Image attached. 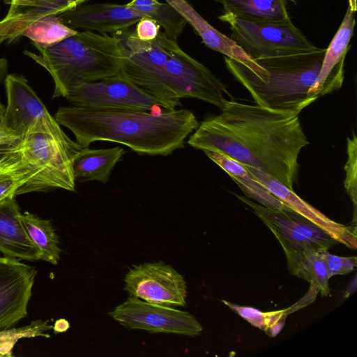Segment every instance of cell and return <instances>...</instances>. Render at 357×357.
Returning <instances> with one entry per match:
<instances>
[{"label": "cell", "mask_w": 357, "mask_h": 357, "mask_svg": "<svg viewBox=\"0 0 357 357\" xmlns=\"http://www.w3.org/2000/svg\"><path fill=\"white\" fill-rule=\"evenodd\" d=\"M220 110L199 123L187 143L223 153L293 190L299 153L309 144L298 114L228 100Z\"/></svg>", "instance_id": "1"}, {"label": "cell", "mask_w": 357, "mask_h": 357, "mask_svg": "<svg viewBox=\"0 0 357 357\" xmlns=\"http://www.w3.org/2000/svg\"><path fill=\"white\" fill-rule=\"evenodd\" d=\"M54 119L84 147L96 141H108L126 145L139 155L162 156L183 148L187 137L199 125L194 113L186 109L155 114L69 105L59 107Z\"/></svg>", "instance_id": "2"}, {"label": "cell", "mask_w": 357, "mask_h": 357, "mask_svg": "<svg viewBox=\"0 0 357 357\" xmlns=\"http://www.w3.org/2000/svg\"><path fill=\"white\" fill-rule=\"evenodd\" d=\"M326 49L254 59L264 70L256 76L225 56L227 68L260 106L299 114L313 102L309 91L317 82Z\"/></svg>", "instance_id": "3"}, {"label": "cell", "mask_w": 357, "mask_h": 357, "mask_svg": "<svg viewBox=\"0 0 357 357\" xmlns=\"http://www.w3.org/2000/svg\"><path fill=\"white\" fill-rule=\"evenodd\" d=\"M38 53H23L44 68L52 76L53 98H66L80 85L122 73L123 53L113 35L77 31L47 47L37 45Z\"/></svg>", "instance_id": "4"}, {"label": "cell", "mask_w": 357, "mask_h": 357, "mask_svg": "<svg viewBox=\"0 0 357 357\" xmlns=\"http://www.w3.org/2000/svg\"><path fill=\"white\" fill-rule=\"evenodd\" d=\"M16 146L25 161L37 170L16 196L54 189L75 190L72 160L84 146L72 140L54 117L36 121Z\"/></svg>", "instance_id": "5"}, {"label": "cell", "mask_w": 357, "mask_h": 357, "mask_svg": "<svg viewBox=\"0 0 357 357\" xmlns=\"http://www.w3.org/2000/svg\"><path fill=\"white\" fill-rule=\"evenodd\" d=\"M147 93L175 109L181 98L198 99L220 109L230 96L227 86L208 68L182 50L177 43Z\"/></svg>", "instance_id": "6"}, {"label": "cell", "mask_w": 357, "mask_h": 357, "mask_svg": "<svg viewBox=\"0 0 357 357\" xmlns=\"http://www.w3.org/2000/svg\"><path fill=\"white\" fill-rule=\"evenodd\" d=\"M218 19L229 25L231 38L253 59L307 52L317 47L291 21L253 22L225 13Z\"/></svg>", "instance_id": "7"}, {"label": "cell", "mask_w": 357, "mask_h": 357, "mask_svg": "<svg viewBox=\"0 0 357 357\" xmlns=\"http://www.w3.org/2000/svg\"><path fill=\"white\" fill-rule=\"evenodd\" d=\"M261 220L277 238L284 254L312 250L322 252L338 243L328 233L289 207L271 209L247 197L236 195Z\"/></svg>", "instance_id": "8"}, {"label": "cell", "mask_w": 357, "mask_h": 357, "mask_svg": "<svg viewBox=\"0 0 357 357\" xmlns=\"http://www.w3.org/2000/svg\"><path fill=\"white\" fill-rule=\"evenodd\" d=\"M71 105L93 109L148 112L155 107L172 110L165 102L146 93L123 72L116 76L83 84L65 98Z\"/></svg>", "instance_id": "9"}, {"label": "cell", "mask_w": 357, "mask_h": 357, "mask_svg": "<svg viewBox=\"0 0 357 357\" xmlns=\"http://www.w3.org/2000/svg\"><path fill=\"white\" fill-rule=\"evenodd\" d=\"M109 315L127 328L149 333L194 337L202 331L201 324L187 312L142 301L132 296L116 306Z\"/></svg>", "instance_id": "10"}, {"label": "cell", "mask_w": 357, "mask_h": 357, "mask_svg": "<svg viewBox=\"0 0 357 357\" xmlns=\"http://www.w3.org/2000/svg\"><path fill=\"white\" fill-rule=\"evenodd\" d=\"M124 280V289L132 297L172 307L186 305L187 289L183 275L162 261L135 266Z\"/></svg>", "instance_id": "11"}, {"label": "cell", "mask_w": 357, "mask_h": 357, "mask_svg": "<svg viewBox=\"0 0 357 357\" xmlns=\"http://www.w3.org/2000/svg\"><path fill=\"white\" fill-rule=\"evenodd\" d=\"M36 274L33 266L0 257V330L13 327L26 317Z\"/></svg>", "instance_id": "12"}, {"label": "cell", "mask_w": 357, "mask_h": 357, "mask_svg": "<svg viewBox=\"0 0 357 357\" xmlns=\"http://www.w3.org/2000/svg\"><path fill=\"white\" fill-rule=\"evenodd\" d=\"M58 16L63 23L77 31L111 35L130 29L146 17L126 4L111 3H82Z\"/></svg>", "instance_id": "13"}, {"label": "cell", "mask_w": 357, "mask_h": 357, "mask_svg": "<svg viewBox=\"0 0 357 357\" xmlns=\"http://www.w3.org/2000/svg\"><path fill=\"white\" fill-rule=\"evenodd\" d=\"M4 82L7 105L1 123L21 139L36 121L52 115L25 77L7 75Z\"/></svg>", "instance_id": "14"}, {"label": "cell", "mask_w": 357, "mask_h": 357, "mask_svg": "<svg viewBox=\"0 0 357 357\" xmlns=\"http://www.w3.org/2000/svg\"><path fill=\"white\" fill-rule=\"evenodd\" d=\"M355 13L348 6L337 31L325 50L317 82L309 91V96L313 102L338 90L342 85L344 60L356 23Z\"/></svg>", "instance_id": "15"}, {"label": "cell", "mask_w": 357, "mask_h": 357, "mask_svg": "<svg viewBox=\"0 0 357 357\" xmlns=\"http://www.w3.org/2000/svg\"><path fill=\"white\" fill-rule=\"evenodd\" d=\"M245 167L259 183L287 207L320 227L338 243L350 248H356V226H346L333 221L278 180L259 169Z\"/></svg>", "instance_id": "16"}, {"label": "cell", "mask_w": 357, "mask_h": 357, "mask_svg": "<svg viewBox=\"0 0 357 357\" xmlns=\"http://www.w3.org/2000/svg\"><path fill=\"white\" fill-rule=\"evenodd\" d=\"M90 0H4L10 5L0 21V44L20 37L34 21L49 15H59Z\"/></svg>", "instance_id": "17"}, {"label": "cell", "mask_w": 357, "mask_h": 357, "mask_svg": "<svg viewBox=\"0 0 357 357\" xmlns=\"http://www.w3.org/2000/svg\"><path fill=\"white\" fill-rule=\"evenodd\" d=\"M15 197L0 202V252L19 260L40 259V251L29 237Z\"/></svg>", "instance_id": "18"}, {"label": "cell", "mask_w": 357, "mask_h": 357, "mask_svg": "<svg viewBox=\"0 0 357 357\" xmlns=\"http://www.w3.org/2000/svg\"><path fill=\"white\" fill-rule=\"evenodd\" d=\"M125 153L126 151L120 146L100 149L83 147L72 160L75 181L107 183L116 164Z\"/></svg>", "instance_id": "19"}, {"label": "cell", "mask_w": 357, "mask_h": 357, "mask_svg": "<svg viewBox=\"0 0 357 357\" xmlns=\"http://www.w3.org/2000/svg\"><path fill=\"white\" fill-rule=\"evenodd\" d=\"M204 152L229 174L247 197L271 209L282 210L287 208L259 183L245 165L221 153L211 150H204Z\"/></svg>", "instance_id": "20"}, {"label": "cell", "mask_w": 357, "mask_h": 357, "mask_svg": "<svg viewBox=\"0 0 357 357\" xmlns=\"http://www.w3.org/2000/svg\"><path fill=\"white\" fill-rule=\"evenodd\" d=\"M173 6L200 36L208 48L231 59H237L241 47L231 38L211 25L186 0H165Z\"/></svg>", "instance_id": "21"}, {"label": "cell", "mask_w": 357, "mask_h": 357, "mask_svg": "<svg viewBox=\"0 0 357 357\" xmlns=\"http://www.w3.org/2000/svg\"><path fill=\"white\" fill-rule=\"evenodd\" d=\"M225 13L248 21L288 22L291 18L285 0H215Z\"/></svg>", "instance_id": "22"}, {"label": "cell", "mask_w": 357, "mask_h": 357, "mask_svg": "<svg viewBox=\"0 0 357 357\" xmlns=\"http://www.w3.org/2000/svg\"><path fill=\"white\" fill-rule=\"evenodd\" d=\"M290 273L315 286L323 296L330 294L331 278L321 252L312 250L285 254Z\"/></svg>", "instance_id": "23"}, {"label": "cell", "mask_w": 357, "mask_h": 357, "mask_svg": "<svg viewBox=\"0 0 357 357\" xmlns=\"http://www.w3.org/2000/svg\"><path fill=\"white\" fill-rule=\"evenodd\" d=\"M21 219L31 241L40 251V259L56 265L61 248L51 221L27 211L22 213Z\"/></svg>", "instance_id": "24"}, {"label": "cell", "mask_w": 357, "mask_h": 357, "mask_svg": "<svg viewBox=\"0 0 357 357\" xmlns=\"http://www.w3.org/2000/svg\"><path fill=\"white\" fill-rule=\"evenodd\" d=\"M126 5L137 12L154 20L171 40L176 41L181 35L186 21L169 3L157 0H131Z\"/></svg>", "instance_id": "25"}, {"label": "cell", "mask_w": 357, "mask_h": 357, "mask_svg": "<svg viewBox=\"0 0 357 357\" xmlns=\"http://www.w3.org/2000/svg\"><path fill=\"white\" fill-rule=\"evenodd\" d=\"M77 31L61 22L57 15L44 16L27 26L21 37L31 40L33 45L41 47L52 46L75 35Z\"/></svg>", "instance_id": "26"}, {"label": "cell", "mask_w": 357, "mask_h": 357, "mask_svg": "<svg viewBox=\"0 0 357 357\" xmlns=\"http://www.w3.org/2000/svg\"><path fill=\"white\" fill-rule=\"evenodd\" d=\"M53 326L47 321L36 320L30 324L19 327L9 328L0 330V355H12V349L15 344L22 338H31L36 337H50L46 332Z\"/></svg>", "instance_id": "27"}, {"label": "cell", "mask_w": 357, "mask_h": 357, "mask_svg": "<svg viewBox=\"0 0 357 357\" xmlns=\"http://www.w3.org/2000/svg\"><path fill=\"white\" fill-rule=\"evenodd\" d=\"M352 134L351 138L347 137V159L344 165L345 178L344 180V186L346 192L354 204V216L356 217L357 198V138L354 132H352Z\"/></svg>", "instance_id": "28"}, {"label": "cell", "mask_w": 357, "mask_h": 357, "mask_svg": "<svg viewBox=\"0 0 357 357\" xmlns=\"http://www.w3.org/2000/svg\"><path fill=\"white\" fill-rule=\"evenodd\" d=\"M37 174L33 168H26L0 177V202L16 197L17 190Z\"/></svg>", "instance_id": "29"}, {"label": "cell", "mask_w": 357, "mask_h": 357, "mask_svg": "<svg viewBox=\"0 0 357 357\" xmlns=\"http://www.w3.org/2000/svg\"><path fill=\"white\" fill-rule=\"evenodd\" d=\"M321 254L331 278L333 275L348 274L356 266V257H339L329 253L328 250L322 252Z\"/></svg>", "instance_id": "30"}, {"label": "cell", "mask_w": 357, "mask_h": 357, "mask_svg": "<svg viewBox=\"0 0 357 357\" xmlns=\"http://www.w3.org/2000/svg\"><path fill=\"white\" fill-rule=\"evenodd\" d=\"M222 302L251 325L264 331L267 328L268 312H263L252 307L238 305L226 301Z\"/></svg>", "instance_id": "31"}, {"label": "cell", "mask_w": 357, "mask_h": 357, "mask_svg": "<svg viewBox=\"0 0 357 357\" xmlns=\"http://www.w3.org/2000/svg\"><path fill=\"white\" fill-rule=\"evenodd\" d=\"M160 26L153 19L144 17L139 20L135 29L137 37L142 41H152L160 33Z\"/></svg>", "instance_id": "32"}, {"label": "cell", "mask_w": 357, "mask_h": 357, "mask_svg": "<svg viewBox=\"0 0 357 357\" xmlns=\"http://www.w3.org/2000/svg\"><path fill=\"white\" fill-rule=\"evenodd\" d=\"M20 138L4 127L0 121V146L16 145Z\"/></svg>", "instance_id": "33"}, {"label": "cell", "mask_w": 357, "mask_h": 357, "mask_svg": "<svg viewBox=\"0 0 357 357\" xmlns=\"http://www.w3.org/2000/svg\"><path fill=\"white\" fill-rule=\"evenodd\" d=\"M20 155L16 145L0 146V163Z\"/></svg>", "instance_id": "34"}, {"label": "cell", "mask_w": 357, "mask_h": 357, "mask_svg": "<svg viewBox=\"0 0 357 357\" xmlns=\"http://www.w3.org/2000/svg\"><path fill=\"white\" fill-rule=\"evenodd\" d=\"M286 317L282 318L277 323L268 327L264 331L271 337H275L282 330L284 325Z\"/></svg>", "instance_id": "35"}, {"label": "cell", "mask_w": 357, "mask_h": 357, "mask_svg": "<svg viewBox=\"0 0 357 357\" xmlns=\"http://www.w3.org/2000/svg\"><path fill=\"white\" fill-rule=\"evenodd\" d=\"M8 72V61L5 58H0V84L5 78Z\"/></svg>", "instance_id": "36"}, {"label": "cell", "mask_w": 357, "mask_h": 357, "mask_svg": "<svg viewBox=\"0 0 357 357\" xmlns=\"http://www.w3.org/2000/svg\"><path fill=\"white\" fill-rule=\"evenodd\" d=\"M69 326V324L66 320L60 319L55 323L54 328L56 332H63L68 330Z\"/></svg>", "instance_id": "37"}, {"label": "cell", "mask_w": 357, "mask_h": 357, "mask_svg": "<svg viewBox=\"0 0 357 357\" xmlns=\"http://www.w3.org/2000/svg\"><path fill=\"white\" fill-rule=\"evenodd\" d=\"M349 7L354 12L357 10V1L356 0H348Z\"/></svg>", "instance_id": "38"}, {"label": "cell", "mask_w": 357, "mask_h": 357, "mask_svg": "<svg viewBox=\"0 0 357 357\" xmlns=\"http://www.w3.org/2000/svg\"><path fill=\"white\" fill-rule=\"evenodd\" d=\"M5 111L4 105L0 102V121H1Z\"/></svg>", "instance_id": "39"}, {"label": "cell", "mask_w": 357, "mask_h": 357, "mask_svg": "<svg viewBox=\"0 0 357 357\" xmlns=\"http://www.w3.org/2000/svg\"><path fill=\"white\" fill-rule=\"evenodd\" d=\"M285 1H290V2H291V3H294V4L296 3V0H285Z\"/></svg>", "instance_id": "40"}, {"label": "cell", "mask_w": 357, "mask_h": 357, "mask_svg": "<svg viewBox=\"0 0 357 357\" xmlns=\"http://www.w3.org/2000/svg\"><path fill=\"white\" fill-rule=\"evenodd\" d=\"M0 2H1V0H0Z\"/></svg>", "instance_id": "41"}]
</instances>
